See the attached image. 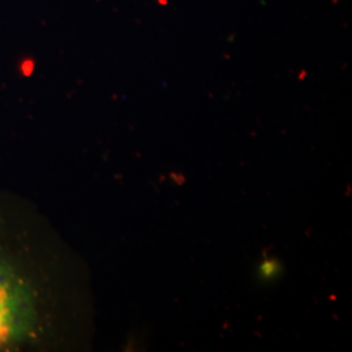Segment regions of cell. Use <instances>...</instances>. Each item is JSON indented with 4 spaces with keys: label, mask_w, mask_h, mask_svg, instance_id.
Instances as JSON below:
<instances>
[{
    "label": "cell",
    "mask_w": 352,
    "mask_h": 352,
    "mask_svg": "<svg viewBox=\"0 0 352 352\" xmlns=\"http://www.w3.org/2000/svg\"><path fill=\"white\" fill-rule=\"evenodd\" d=\"M59 241L34 202L0 188V352L63 346L67 285Z\"/></svg>",
    "instance_id": "cell-1"
},
{
    "label": "cell",
    "mask_w": 352,
    "mask_h": 352,
    "mask_svg": "<svg viewBox=\"0 0 352 352\" xmlns=\"http://www.w3.org/2000/svg\"><path fill=\"white\" fill-rule=\"evenodd\" d=\"M277 266L278 265L274 261L264 263V265L261 266L260 274L264 278H273L278 273Z\"/></svg>",
    "instance_id": "cell-2"
}]
</instances>
